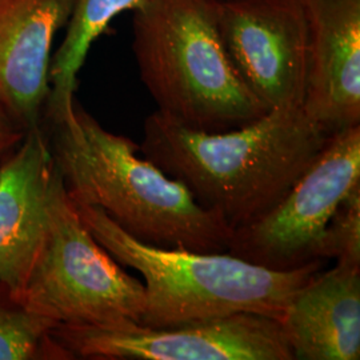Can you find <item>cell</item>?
I'll return each instance as SVG.
<instances>
[{
    "mask_svg": "<svg viewBox=\"0 0 360 360\" xmlns=\"http://www.w3.org/2000/svg\"><path fill=\"white\" fill-rule=\"evenodd\" d=\"M52 160L75 205L99 207L144 245L203 254L227 252L232 230L178 180L138 153L141 146L103 129L77 99L44 111Z\"/></svg>",
    "mask_w": 360,
    "mask_h": 360,
    "instance_id": "1",
    "label": "cell"
},
{
    "mask_svg": "<svg viewBox=\"0 0 360 360\" xmlns=\"http://www.w3.org/2000/svg\"><path fill=\"white\" fill-rule=\"evenodd\" d=\"M330 136L303 108L271 110L224 132L193 131L155 111L141 151L233 231L276 206Z\"/></svg>",
    "mask_w": 360,
    "mask_h": 360,
    "instance_id": "2",
    "label": "cell"
},
{
    "mask_svg": "<svg viewBox=\"0 0 360 360\" xmlns=\"http://www.w3.org/2000/svg\"><path fill=\"white\" fill-rule=\"evenodd\" d=\"M75 207L95 240L117 263L142 274L147 297L144 326L165 327L242 312L281 322L296 294L322 270V260L297 270L274 271L227 252L144 245L99 207Z\"/></svg>",
    "mask_w": 360,
    "mask_h": 360,
    "instance_id": "3",
    "label": "cell"
},
{
    "mask_svg": "<svg viewBox=\"0 0 360 360\" xmlns=\"http://www.w3.org/2000/svg\"><path fill=\"white\" fill-rule=\"evenodd\" d=\"M132 51L158 112L200 132L240 129L269 110L238 75L214 0H150L134 11Z\"/></svg>",
    "mask_w": 360,
    "mask_h": 360,
    "instance_id": "4",
    "label": "cell"
},
{
    "mask_svg": "<svg viewBox=\"0 0 360 360\" xmlns=\"http://www.w3.org/2000/svg\"><path fill=\"white\" fill-rule=\"evenodd\" d=\"M13 294L55 326L141 323L147 300L144 284L87 230L58 168L43 233Z\"/></svg>",
    "mask_w": 360,
    "mask_h": 360,
    "instance_id": "5",
    "label": "cell"
},
{
    "mask_svg": "<svg viewBox=\"0 0 360 360\" xmlns=\"http://www.w3.org/2000/svg\"><path fill=\"white\" fill-rule=\"evenodd\" d=\"M360 186V124L330 136L290 191L263 217L232 231L227 254L274 271L322 260L327 227Z\"/></svg>",
    "mask_w": 360,
    "mask_h": 360,
    "instance_id": "6",
    "label": "cell"
},
{
    "mask_svg": "<svg viewBox=\"0 0 360 360\" xmlns=\"http://www.w3.org/2000/svg\"><path fill=\"white\" fill-rule=\"evenodd\" d=\"M51 338L70 359H295L281 322L248 312L165 327L58 324Z\"/></svg>",
    "mask_w": 360,
    "mask_h": 360,
    "instance_id": "7",
    "label": "cell"
},
{
    "mask_svg": "<svg viewBox=\"0 0 360 360\" xmlns=\"http://www.w3.org/2000/svg\"><path fill=\"white\" fill-rule=\"evenodd\" d=\"M219 34L245 87L271 110L303 108L309 43L299 0H214Z\"/></svg>",
    "mask_w": 360,
    "mask_h": 360,
    "instance_id": "8",
    "label": "cell"
},
{
    "mask_svg": "<svg viewBox=\"0 0 360 360\" xmlns=\"http://www.w3.org/2000/svg\"><path fill=\"white\" fill-rule=\"evenodd\" d=\"M309 71L303 110L334 135L360 124V0H299Z\"/></svg>",
    "mask_w": 360,
    "mask_h": 360,
    "instance_id": "9",
    "label": "cell"
},
{
    "mask_svg": "<svg viewBox=\"0 0 360 360\" xmlns=\"http://www.w3.org/2000/svg\"><path fill=\"white\" fill-rule=\"evenodd\" d=\"M75 0H0V104L28 131L50 95L52 44Z\"/></svg>",
    "mask_w": 360,
    "mask_h": 360,
    "instance_id": "10",
    "label": "cell"
},
{
    "mask_svg": "<svg viewBox=\"0 0 360 360\" xmlns=\"http://www.w3.org/2000/svg\"><path fill=\"white\" fill-rule=\"evenodd\" d=\"M56 167L43 126L0 166V281L15 291L43 233Z\"/></svg>",
    "mask_w": 360,
    "mask_h": 360,
    "instance_id": "11",
    "label": "cell"
},
{
    "mask_svg": "<svg viewBox=\"0 0 360 360\" xmlns=\"http://www.w3.org/2000/svg\"><path fill=\"white\" fill-rule=\"evenodd\" d=\"M281 324L295 359H359L360 266L336 262L333 270L319 271Z\"/></svg>",
    "mask_w": 360,
    "mask_h": 360,
    "instance_id": "12",
    "label": "cell"
},
{
    "mask_svg": "<svg viewBox=\"0 0 360 360\" xmlns=\"http://www.w3.org/2000/svg\"><path fill=\"white\" fill-rule=\"evenodd\" d=\"M150 0H75L65 27V37L53 55L50 68V95L44 110L56 111L72 105L77 74L91 46L108 30L117 15L136 11Z\"/></svg>",
    "mask_w": 360,
    "mask_h": 360,
    "instance_id": "13",
    "label": "cell"
},
{
    "mask_svg": "<svg viewBox=\"0 0 360 360\" xmlns=\"http://www.w3.org/2000/svg\"><path fill=\"white\" fill-rule=\"evenodd\" d=\"M55 324L26 307L0 281V360L70 359L51 338Z\"/></svg>",
    "mask_w": 360,
    "mask_h": 360,
    "instance_id": "14",
    "label": "cell"
},
{
    "mask_svg": "<svg viewBox=\"0 0 360 360\" xmlns=\"http://www.w3.org/2000/svg\"><path fill=\"white\" fill-rule=\"evenodd\" d=\"M323 259L360 266V186L339 205L323 245Z\"/></svg>",
    "mask_w": 360,
    "mask_h": 360,
    "instance_id": "15",
    "label": "cell"
},
{
    "mask_svg": "<svg viewBox=\"0 0 360 360\" xmlns=\"http://www.w3.org/2000/svg\"><path fill=\"white\" fill-rule=\"evenodd\" d=\"M27 131L0 104V166L22 143Z\"/></svg>",
    "mask_w": 360,
    "mask_h": 360,
    "instance_id": "16",
    "label": "cell"
}]
</instances>
